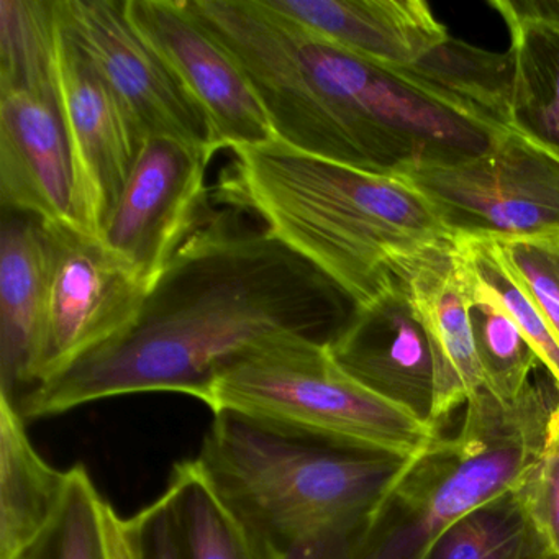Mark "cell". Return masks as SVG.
<instances>
[{"label": "cell", "instance_id": "cell-20", "mask_svg": "<svg viewBox=\"0 0 559 559\" xmlns=\"http://www.w3.org/2000/svg\"><path fill=\"white\" fill-rule=\"evenodd\" d=\"M186 559H274L212 486L198 460L176 463L168 480Z\"/></svg>", "mask_w": 559, "mask_h": 559}, {"label": "cell", "instance_id": "cell-18", "mask_svg": "<svg viewBox=\"0 0 559 559\" xmlns=\"http://www.w3.org/2000/svg\"><path fill=\"white\" fill-rule=\"evenodd\" d=\"M392 73L490 135L513 132L515 58L510 50L492 53L450 37L420 60Z\"/></svg>", "mask_w": 559, "mask_h": 559}, {"label": "cell", "instance_id": "cell-21", "mask_svg": "<svg viewBox=\"0 0 559 559\" xmlns=\"http://www.w3.org/2000/svg\"><path fill=\"white\" fill-rule=\"evenodd\" d=\"M57 0H0V94L57 96Z\"/></svg>", "mask_w": 559, "mask_h": 559}, {"label": "cell", "instance_id": "cell-9", "mask_svg": "<svg viewBox=\"0 0 559 559\" xmlns=\"http://www.w3.org/2000/svg\"><path fill=\"white\" fill-rule=\"evenodd\" d=\"M61 19L112 90L142 146L173 139L214 158L207 117L127 14V0H58Z\"/></svg>", "mask_w": 559, "mask_h": 559}, {"label": "cell", "instance_id": "cell-11", "mask_svg": "<svg viewBox=\"0 0 559 559\" xmlns=\"http://www.w3.org/2000/svg\"><path fill=\"white\" fill-rule=\"evenodd\" d=\"M57 96L73 158L78 224L100 238L143 146L109 84L64 25L60 9Z\"/></svg>", "mask_w": 559, "mask_h": 559}, {"label": "cell", "instance_id": "cell-17", "mask_svg": "<svg viewBox=\"0 0 559 559\" xmlns=\"http://www.w3.org/2000/svg\"><path fill=\"white\" fill-rule=\"evenodd\" d=\"M274 11L369 63L394 71L450 38L421 0H267Z\"/></svg>", "mask_w": 559, "mask_h": 559}, {"label": "cell", "instance_id": "cell-10", "mask_svg": "<svg viewBox=\"0 0 559 559\" xmlns=\"http://www.w3.org/2000/svg\"><path fill=\"white\" fill-rule=\"evenodd\" d=\"M211 156L173 139L143 145L100 240L153 286L214 212L205 175Z\"/></svg>", "mask_w": 559, "mask_h": 559}, {"label": "cell", "instance_id": "cell-2", "mask_svg": "<svg viewBox=\"0 0 559 559\" xmlns=\"http://www.w3.org/2000/svg\"><path fill=\"white\" fill-rule=\"evenodd\" d=\"M257 93L274 136L307 155L402 176L480 155L493 135L267 0H186Z\"/></svg>", "mask_w": 559, "mask_h": 559}, {"label": "cell", "instance_id": "cell-7", "mask_svg": "<svg viewBox=\"0 0 559 559\" xmlns=\"http://www.w3.org/2000/svg\"><path fill=\"white\" fill-rule=\"evenodd\" d=\"M456 238L510 243L559 237V158L522 133L473 158L402 175Z\"/></svg>", "mask_w": 559, "mask_h": 559}, {"label": "cell", "instance_id": "cell-24", "mask_svg": "<svg viewBox=\"0 0 559 559\" xmlns=\"http://www.w3.org/2000/svg\"><path fill=\"white\" fill-rule=\"evenodd\" d=\"M467 271L471 330L484 385L500 401L513 402L543 365L492 290L474 276L469 264Z\"/></svg>", "mask_w": 559, "mask_h": 559}, {"label": "cell", "instance_id": "cell-31", "mask_svg": "<svg viewBox=\"0 0 559 559\" xmlns=\"http://www.w3.org/2000/svg\"><path fill=\"white\" fill-rule=\"evenodd\" d=\"M507 25H530L559 32V0H493Z\"/></svg>", "mask_w": 559, "mask_h": 559}, {"label": "cell", "instance_id": "cell-3", "mask_svg": "<svg viewBox=\"0 0 559 559\" xmlns=\"http://www.w3.org/2000/svg\"><path fill=\"white\" fill-rule=\"evenodd\" d=\"M215 201L260 218L356 306L392 289L397 258L453 237L402 176L317 158L280 140L231 150Z\"/></svg>", "mask_w": 559, "mask_h": 559}, {"label": "cell", "instance_id": "cell-12", "mask_svg": "<svg viewBox=\"0 0 559 559\" xmlns=\"http://www.w3.org/2000/svg\"><path fill=\"white\" fill-rule=\"evenodd\" d=\"M127 14L207 117L218 150L276 140L250 81L186 0H127Z\"/></svg>", "mask_w": 559, "mask_h": 559}, {"label": "cell", "instance_id": "cell-13", "mask_svg": "<svg viewBox=\"0 0 559 559\" xmlns=\"http://www.w3.org/2000/svg\"><path fill=\"white\" fill-rule=\"evenodd\" d=\"M392 286L411 304L427 333L435 365L431 425H440L483 388L469 319V271L454 237L397 258Z\"/></svg>", "mask_w": 559, "mask_h": 559}, {"label": "cell", "instance_id": "cell-19", "mask_svg": "<svg viewBox=\"0 0 559 559\" xmlns=\"http://www.w3.org/2000/svg\"><path fill=\"white\" fill-rule=\"evenodd\" d=\"M70 469L45 461L14 402L0 395V559H21L48 532L67 499Z\"/></svg>", "mask_w": 559, "mask_h": 559}, {"label": "cell", "instance_id": "cell-30", "mask_svg": "<svg viewBox=\"0 0 559 559\" xmlns=\"http://www.w3.org/2000/svg\"><path fill=\"white\" fill-rule=\"evenodd\" d=\"M99 515L106 559H140L136 516H123L117 512L104 493L100 497Z\"/></svg>", "mask_w": 559, "mask_h": 559}, {"label": "cell", "instance_id": "cell-28", "mask_svg": "<svg viewBox=\"0 0 559 559\" xmlns=\"http://www.w3.org/2000/svg\"><path fill=\"white\" fill-rule=\"evenodd\" d=\"M496 245L559 342V237Z\"/></svg>", "mask_w": 559, "mask_h": 559}, {"label": "cell", "instance_id": "cell-16", "mask_svg": "<svg viewBox=\"0 0 559 559\" xmlns=\"http://www.w3.org/2000/svg\"><path fill=\"white\" fill-rule=\"evenodd\" d=\"M50 290L44 222L4 211L0 231V395L19 402L37 385Z\"/></svg>", "mask_w": 559, "mask_h": 559}, {"label": "cell", "instance_id": "cell-29", "mask_svg": "<svg viewBox=\"0 0 559 559\" xmlns=\"http://www.w3.org/2000/svg\"><path fill=\"white\" fill-rule=\"evenodd\" d=\"M139 522L140 559H186L181 530L173 507L171 490L135 513Z\"/></svg>", "mask_w": 559, "mask_h": 559}, {"label": "cell", "instance_id": "cell-32", "mask_svg": "<svg viewBox=\"0 0 559 559\" xmlns=\"http://www.w3.org/2000/svg\"><path fill=\"white\" fill-rule=\"evenodd\" d=\"M548 559H558V558H556V556H555V555H551V556H549V558H548Z\"/></svg>", "mask_w": 559, "mask_h": 559}, {"label": "cell", "instance_id": "cell-1", "mask_svg": "<svg viewBox=\"0 0 559 559\" xmlns=\"http://www.w3.org/2000/svg\"><path fill=\"white\" fill-rule=\"evenodd\" d=\"M352 297L264 227L222 209L150 287L129 329L15 402L25 421L143 392L202 401L215 376L284 336L330 343Z\"/></svg>", "mask_w": 559, "mask_h": 559}, {"label": "cell", "instance_id": "cell-26", "mask_svg": "<svg viewBox=\"0 0 559 559\" xmlns=\"http://www.w3.org/2000/svg\"><path fill=\"white\" fill-rule=\"evenodd\" d=\"M100 497L84 464L70 467V486L57 520L21 559H106Z\"/></svg>", "mask_w": 559, "mask_h": 559}, {"label": "cell", "instance_id": "cell-6", "mask_svg": "<svg viewBox=\"0 0 559 559\" xmlns=\"http://www.w3.org/2000/svg\"><path fill=\"white\" fill-rule=\"evenodd\" d=\"M212 414H235L287 433L418 456L440 431L349 378L329 343L284 336L225 366L205 392Z\"/></svg>", "mask_w": 559, "mask_h": 559}, {"label": "cell", "instance_id": "cell-25", "mask_svg": "<svg viewBox=\"0 0 559 559\" xmlns=\"http://www.w3.org/2000/svg\"><path fill=\"white\" fill-rule=\"evenodd\" d=\"M456 240L463 248L464 257L474 276L492 290L500 306L522 330L543 368L549 372L559 389V342L552 335L545 317L533 302L528 290L507 266L499 247L493 241L469 240V238H456Z\"/></svg>", "mask_w": 559, "mask_h": 559}, {"label": "cell", "instance_id": "cell-22", "mask_svg": "<svg viewBox=\"0 0 559 559\" xmlns=\"http://www.w3.org/2000/svg\"><path fill=\"white\" fill-rule=\"evenodd\" d=\"M507 27L515 58L513 130L559 158V32Z\"/></svg>", "mask_w": 559, "mask_h": 559}, {"label": "cell", "instance_id": "cell-14", "mask_svg": "<svg viewBox=\"0 0 559 559\" xmlns=\"http://www.w3.org/2000/svg\"><path fill=\"white\" fill-rule=\"evenodd\" d=\"M329 349L336 365L362 388L433 427V355L427 333L397 287L356 307Z\"/></svg>", "mask_w": 559, "mask_h": 559}, {"label": "cell", "instance_id": "cell-15", "mask_svg": "<svg viewBox=\"0 0 559 559\" xmlns=\"http://www.w3.org/2000/svg\"><path fill=\"white\" fill-rule=\"evenodd\" d=\"M2 211L78 224L76 179L58 99L0 94Z\"/></svg>", "mask_w": 559, "mask_h": 559}, {"label": "cell", "instance_id": "cell-23", "mask_svg": "<svg viewBox=\"0 0 559 559\" xmlns=\"http://www.w3.org/2000/svg\"><path fill=\"white\" fill-rule=\"evenodd\" d=\"M552 555L512 489L454 522L425 559H548Z\"/></svg>", "mask_w": 559, "mask_h": 559}, {"label": "cell", "instance_id": "cell-4", "mask_svg": "<svg viewBox=\"0 0 559 559\" xmlns=\"http://www.w3.org/2000/svg\"><path fill=\"white\" fill-rule=\"evenodd\" d=\"M415 457L326 443L224 412L214 415L195 460L277 559L371 516Z\"/></svg>", "mask_w": 559, "mask_h": 559}, {"label": "cell", "instance_id": "cell-5", "mask_svg": "<svg viewBox=\"0 0 559 559\" xmlns=\"http://www.w3.org/2000/svg\"><path fill=\"white\" fill-rule=\"evenodd\" d=\"M559 401L530 381L513 402L486 385L466 404L463 427L412 461L372 515L356 559H425L461 516L515 486L542 450Z\"/></svg>", "mask_w": 559, "mask_h": 559}, {"label": "cell", "instance_id": "cell-27", "mask_svg": "<svg viewBox=\"0 0 559 559\" xmlns=\"http://www.w3.org/2000/svg\"><path fill=\"white\" fill-rule=\"evenodd\" d=\"M512 490L559 559V401L549 415L542 450Z\"/></svg>", "mask_w": 559, "mask_h": 559}, {"label": "cell", "instance_id": "cell-8", "mask_svg": "<svg viewBox=\"0 0 559 559\" xmlns=\"http://www.w3.org/2000/svg\"><path fill=\"white\" fill-rule=\"evenodd\" d=\"M44 227L50 290L35 388L129 329L148 294V287L99 237L74 224L44 222Z\"/></svg>", "mask_w": 559, "mask_h": 559}]
</instances>
